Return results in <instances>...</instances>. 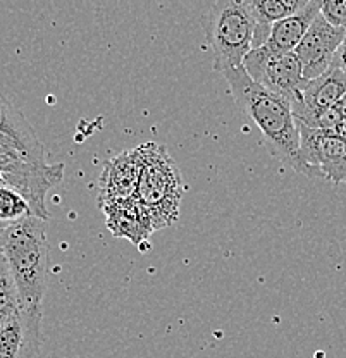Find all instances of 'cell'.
<instances>
[{
  "instance_id": "cell-13",
  "label": "cell",
  "mask_w": 346,
  "mask_h": 358,
  "mask_svg": "<svg viewBox=\"0 0 346 358\" xmlns=\"http://www.w3.org/2000/svg\"><path fill=\"white\" fill-rule=\"evenodd\" d=\"M100 208L106 214L107 226L113 231L114 236L128 238L133 243L140 246L141 241H145L154 233V227H152L147 210L140 203L138 196L103 203L100 205Z\"/></svg>"
},
{
  "instance_id": "cell-1",
  "label": "cell",
  "mask_w": 346,
  "mask_h": 358,
  "mask_svg": "<svg viewBox=\"0 0 346 358\" xmlns=\"http://www.w3.org/2000/svg\"><path fill=\"white\" fill-rule=\"evenodd\" d=\"M224 78L236 107L260 129L273 155L296 173L310 179L317 178L301 157L300 126L291 103L255 83L243 66L226 71Z\"/></svg>"
},
{
  "instance_id": "cell-9",
  "label": "cell",
  "mask_w": 346,
  "mask_h": 358,
  "mask_svg": "<svg viewBox=\"0 0 346 358\" xmlns=\"http://www.w3.org/2000/svg\"><path fill=\"white\" fill-rule=\"evenodd\" d=\"M346 96V74L338 67H329L317 80H310L301 92L300 102L291 106L296 122L315 129L324 112L336 107Z\"/></svg>"
},
{
  "instance_id": "cell-14",
  "label": "cell",
  "mask_w": 346,
  "mask_h": 358,
  "mask_svg": "<svg viewBox=\"0 0 346 358\" xmlns=\"http://www.w3.org/2000/svg\"><path fill=\"white\" fill-rule=\"evenodd\" d=\"M321 0H310L308 6L305 7L301 13L296 14V16L274 22L266 47L269 48L271 52L279 55L295 52L301 40H303L305 33H307L308 28L312 26V22H314L315 17L321 14Z\"/></svg>"
},
{
  "instance_id": "cell-5",
  "label": "cell",
  "mask_w": 346,
  "mask_h": 358,
  "mask_svg": "<svg viewBox=\"0 0 346 358\" xmlns=\"http://www.w3.org/2000/svg\"><path fill=\"white\" fill-rule=\"evenodd\" d=\"M243 67L255 83L286 99L291 106L300 102L301 92L308 83L295 52L279 55L264 45L245 57Z\"/></svg>"
},
{
  "instance_id": "cell-7",
  "label": "cell",
  "mask_w": 346,
  "mask_h": 358,
  "mask_svg": "<svg viewBox=\"0 0 346 358\" xmlns=\"http://www.w3.org/2000/svg\"><path fill=\"white\" fill-rule=\"evenodd\" d=\"M300 148L305 164L317 178L346 185V143L341 138L321 129L300 126Z\"/></svg>"
},
{
  "instance_id": "cell-17",
  "label": "cell",
  "mask_w": 346,
  "mask_h": 358,
  "mask_svg": "<svg viewBox=\"0 0 346 358\" xmlns=\"http://www.w3.org/2000/svg\"><path fill=\"white\" fill-rule=\"evenodd\" d=\"M21 308L20 293L6 257L0 253V326Z\"/></svg>"
},
{
  "instance_id": "cell-6",
  "label": "cell",
  "mask_w": 346,
  "mask_h": 358,
  "mask_svg": "<svg viewBox=\"0 0 346 358\" xmlns=\"http://www.w3.org/2000/svg\"><path fill=\"white\" fill-rule=\"evenodd\" d=\"M64 178L62 164H36L29 162L23 157H2L0 155V182L16 189L31 207L35 217L47 221L48 212L45 207V196L48 189Z\"/></svg>"
},
{
  "instance_id": "cell-8",
  "label": "cell",
  "mask_w": 346,
  "mask_h": 358,
  "mask_svg": "<svg viewBox=\"0 0 346 358\" xmlns=\"http://www.w3.org/2000/svg\"><path fill=\"white\" fill-rule=\"evenodd\" d=\"M345 36V29L336 28L331 22H327L322 14L315 17V21L312 22L308 31L305 33L303 40L295 50L301 69H303L305 80H317L329 71L334 55L343 43Z\"/></svg>"
},
{
  "instance_id": "cell-19",
  "label": "cell",
  "mask_w": 346,
  "mask_h": 358,
  "mask_svg": "<svg viewBox=\"0 0 346 358\" xmlns=\"http://www.w3.org/2000/svg\"><path fill=\"white\" fill-rule=\"evenodd\" d=\"M331 66L338 67V69H341L346 74V36H345L343 43H341V47L338 48L336 55H334V61Z\"/></svg>"
},
{
  "instance_id": "cell-12",
  "label": "cell",
  "mask_w": 346,
  "mask_h": 358,
  "mask_svg": "<svg viewBox=\"0 0 346 358\" xmlns=\"http://www.w3.org/2000/svg\"><path fill=\"white\" fill-rule=\"evenodd\" d=\"M0 134L9 138L29 162L47 164L45 148L24 114L0 93Z\"/></svg>"
},
{
  "instance_id": "cell-16",
  "label": "cell",
  "mask_w": 346,
  "mask_h": 358,
  "mask_svg": "<svg viewBox=\"0 0 346 358\" xmlns=\"http://www.w3.org/2000/svg\"><path fill=\"white\" fill-rule=\"evenodd\" d=\"M31 214V207L16 189L9 188V186L0 182V231L3 227L10 226L23 221L24 217H29Z\"/></svg>"
},
{
  "instance_id": "cell-2",
  "label": "cell",
  "mask_w": 346,
  "mask_h": 358,
  "mask_svg": "<svg viewBox=\"0 0 346 358\" xmlns=\"http://www.w3.org/2000/svg\"><path fill=\"white\" fill-rule=\"evenodd\" d=\"M45 226L47 221L29 215L0 231V253L9 264L23 308L43 305L50 264Z\"/></svg>"
},
{
  "instance_id": "cell-18",
  "label": "cell",
  "mask_w": 346,
  "mask_h": 358,
  "mask_svg": "<svg viewBox=\"0 0 346 358\" xmlns=\"http://www.w3.org/2000/svg\"><path fill=\"white\" fill-rule=\"evenodd\" d=\"M321 14L327 22L346 31V0H326L322 2Z\"/></svg>"
},
{
  "instance_id": "cell-10",
  "label": "cell",
  "mask_w": 346,
  "mask_h": 358,
  "mask_svg": "<svg viewBox=\"0 0 346 358\" xmlns=\"http://www.w3.org/2000/svg\"><path fill=\"white\" fill-rule=\"evenodd\" d=\"M42 348V308L21 307L0 326V358H36Z\"/></svg>"
},
{
  "instance_id": "cell-4",
  "label": "cell",
  "mask_w": 346,
  "mask_h": 358,
  "mask_svg": "<svg viewBox=\"0 0 346 358\" xmlns=\"http://www.w3.org/2000/svg\"><path fill=\"white\" fill-rule=\"evenodd\" d=\"M255 20L247 0H219L212 3L206 20L207 42L214 52V69L226 71L243 66L252 52Z\"/></svg>"
},
{
  "instance_id": "cell-3",
  "label": "cell",
  "mask_w": 346,
  "mask_h": 358,
  "mask_svg": "<svg viewBox=\"0 0 346 358\" xmlns=\"http://www.w3.org/2000/svg\"><path fill=\"white\" fill-rule=\"evenodd\" d=\"M143 169L140 174L138 196L147 210L154 231L169 227L180 215L185 186L178 164L164 145L145 143Z\"/></svg>"
},
{
  "instance_id": "cell-11",
  "label": "cell",
  "mask_w": 346,
  "mask_h": 358,
  "mask_svg": "<svg viewBox=\"0 0 346 358\" xmlns=\"http://www.w3.org/2000/svg\"><path fill=\"white\" fill-rule=\"evenodd\" d=\"M143 169V148L126 150L106 164L100 176L99 203L129 200L138 192L140 174Z\"/></svg>"
},
{
  "instance_id": "cell-15",
  "label": "cell",
  "mask_w": 346,
  "mask_h": 358,
  "mask_svg": "<svg viewBox=\"0 0 346 358\" xmlns=\"http://www.w3.org/2000/svg\"><path fill=\"white\" fill-rule=\"evenodd\" d=\"M255 20L252 50L267 43L274 22L296 16L308 6L310 0H247Z\"/></svg>"
}]
</instances>
